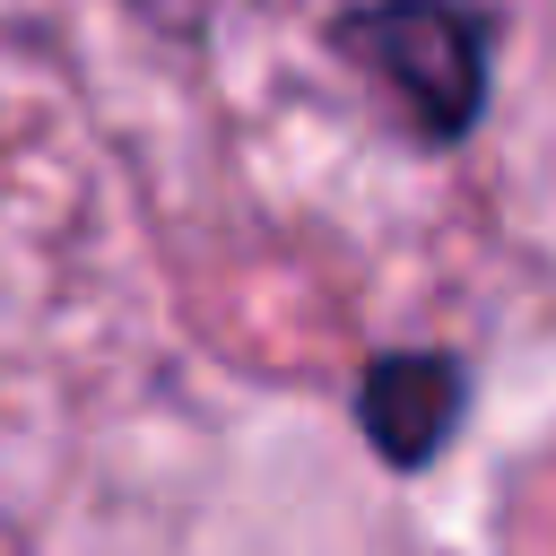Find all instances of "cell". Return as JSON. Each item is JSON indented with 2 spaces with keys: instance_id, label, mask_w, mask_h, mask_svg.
<instances>
[{
  "instance_id": "cell-1",
  "label": "cell",
  "mask_w": 556,
  "mask_h": 556,
  "mask_svg": "<svg viewBox=\"0 0 556 556\" xmlns=\"http://www.w3.org/2000/svg\"><path fill=\"white\" fill-rule=\"evenodd\" d=\"M330 43L356 70H374V87L434 148L460 139L486 104V26L460 0H365L330 26Z\"/></svg>"
},
{
  "instance_id": "cell-2",
  "label": "cell",
  "mask_w": 556,
  "mask_h": 556,
  "mask_svg": "<svg viewBox=\"0 0 556 556\" xmlns=\"http://www.w3.org/2000/svg\"><path fill=\"white\" fill-rule=\"evenodd\" d=\"M356 417H365L382 460L417 469V460H434V443L460 417V365L452 356H382L356 391Z\"/></svg>"
}]
</instances>
